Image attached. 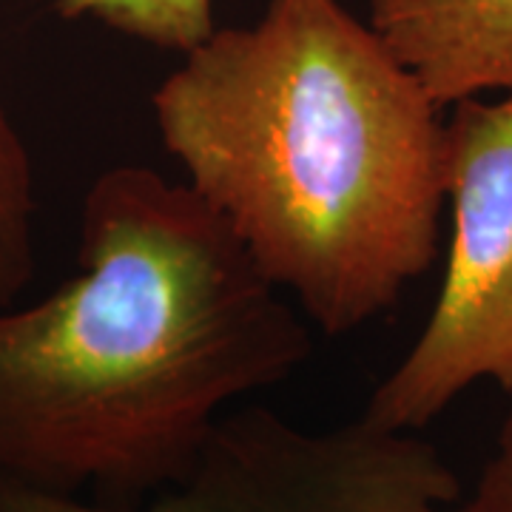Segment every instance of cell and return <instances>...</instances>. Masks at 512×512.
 Here are the masks:
<instances>
[{"label":"cell","instance_id":"obj_1","mask_svg":"<svg viewBox=\"0 0 512 512\" xmlns=\"http://www.w3.org/2000/svg\"><path fill=\"white\" fill-rule=\"evenodd\" d=\"M77 274L0 308V476L109 507L183 481L225 407L313 336L188 183L117 165L80 211Z\"/></svg>","mask_w":512,"mask_h":512},{"label":"cell","instance_id":"obj_2","mask_svg":"<svg viewBox=\"0 0 512 512\" xmlns=\"http://www.w3.org/2000/svg\"><path fill=\"white\" fill-rule=\"evenodd\" d=\"M151 109L188 185L322 333L373 322L436 262L441 109L339 0L214 29Z\"/></svg>","mask_w":512,"mask_h":512},{"label":"cell","instance_id":"obj_3","mask_svg":"<svg viewBox=\"0 0 512 512\" xmlns=\"http://www.w3.org/2000/svg\"><path fill=\"white\" fill-rule=\"evenodd\" d=\"M461 484L419 433L359 416L308 430L268 407L225 413L191 473L137 507L0 476V512H453Z\"/></svg>","mask_w":512,"mask_h":512},{"label":"cell","instance_id":"obj_4","mask_svg":"<svg viewBox=\"0 0 512 512\" xmlns=\"http://www.w3.org/2000/svg\"><path fill=\"white\" fill-rule=\"evenodd\" d=\"M444 137L453 239L439 299L362 413L396 433H419L478 382L512 393V97L456 103Z\"/></svg>","mask_w":512,"mask_h":512},{"label":"cell","instance_id":"obj_5","mask_svg":"<svg viewBox=\"0 0 512 512\" xmlns=\"http://www.w3.org/2000/svg\"><path fill=\"white\" fill-rule=\"evenodd\" d=\"M367 26L439 109L512 97V0H370Z\"/></svg>","mask_w":512,"mask_h":512},{"label":"cell","instance_id":"obj_6","mask_svg":"<svg viewBox=\"0 0 512 512\" xmlns=\"http://www.w3.org/2000/svg\"><path fill=\"white\" fill-rule=\"evenodd\" d=\"M37 185L29 148L0 97V308L15 305L35 271Z\"/></svg>","mask_w":512,"mask_h":512},{"label":"cell","instance_id":"obj_7","mask_svg":"<svg viewBox=\"0 0 512 512\" xmlns=\"http://www.w3.org/2000/svg\"><path fill=\"white\" fill-rule=\"evenodd\" d=\"M63 18H89L143 43L191 52L211 35L214 0H55Z\"/></svg>","mask_w":512,"mask_h":512},{"label":"cell","instance_id":"obj_8","mask_svg":"<svg viewBox=\"0 0 512 512\" xmlns=\"http://www.w3.org/2000/svg\"><path fill=\"white\" fill-rule=\"evenodd\" d=\"M453 512H512V410L498 430L493 456L487 458L473 490L458 498Z\"/></svg>","mask_w":512,"mask_h":512}]
</instances>
